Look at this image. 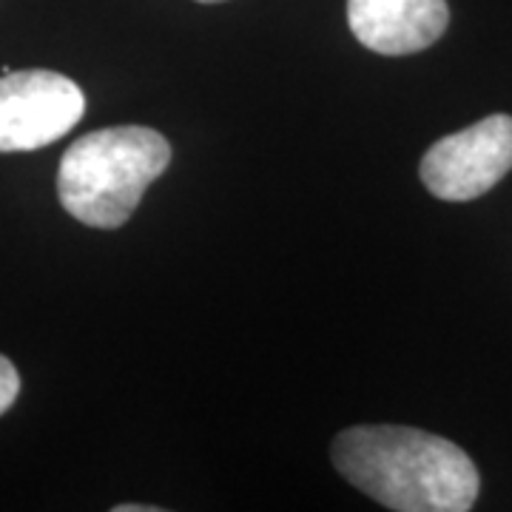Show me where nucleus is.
Instances as JSON below:
<instances>
[{"instance_id": "1", "label": "nucleus", "mask_w": 512, "mask_h": 512, "mask_svg": "<svg viewBox=\"0 0 512 512\" xmlns=\"http://www.w3.org/2000/svg\"><path fill=\"white\" fill-rule=\"evenodd\" d=\"M330 458L356 490L396 512H467L481 490L476 464L458 444L413 427H348Z\"/></svg>"}, {"instance_id": "2", "label": "nucleus", "mask_w": 512, "mask_h": 512, "mask_svg": "<svg viewBox=\"0 0 512 512\" xmlns=\"http://www.w3.org/2000/svg\"><path fill=\"white\" fill-rule=\"evenodd\" d=\"M171 163V146L146 126L92 131L66 148L57 194L74 220L89 228H120L131 220L146 188Z\"/></svg>"}, {"instance_id": "3", "label": "nucleus", "mask_w": 512, "mask_h": 512, "mask_svg": "<svg viewBox=\"0 0 512 512\" xmlns=\"http://www.w3.org/2000/svg\"><path fill=\"white\" fill-rule=\"evenodd\" d=\"M86 111V97L66 74L49 69L0 77V154L35 151L69 134Z\"/></svg>"}, {"instance_id": "4", "label": "nucleus", "mask_w": 512, "mask_h": 512, "mask_svg": "<svg viewBox=\"0 0 512 512\" xmlns=\"http://www.w3.org/2000/svg\"><path fill=\"white\" fill-rule=\"evenodd\" d=\"M512 168V117L490 114L476 126L441 137L421 160V183L444 202H470Z\"/></svg>"}, {"instance_id": "5", "label": "nucleus", "mask_w": 512, "mask_h": 512, "mask_svg": "<svg viewBox=\"0 0 512 512\" xmlns=\"http://www.w3.org/2000/svg\"><path fill=\"white\" fill-rule=\"evenodd\" d=\"M447 23V0H348L350 32L379 55L424 52L447 32Z\"/></svg>"}, {"instance_id": "6", "label": "nucleus", "mask_w": 512, "mask_h": 512, "mask_svg": "<svg viewBox=\"0 0 512 512\" xmlns=\"http://www.w3.org/2000/svg\"><path fill=\"white\" fill-rule=\"evenodd\" d=\"M18 393H20L18 367L12 365L6 356H0V416L15 404Z\"/></svg>"}, {"instance_id": "7", "label": "nucleus", "mask_w": 512, "mask_h": 512, "mask_svg": "<svg viewBox=\"0 0 512 512\" xmlns=\"http://www.w3.org/2000/svg\"><path fill=\"white\" fill-rule=\"evenodd\" d=\"M114 512H160V507H140V504H120Z\"/></svg>"}, {"instance_id": "8", "label": "nucleus", "mask_w": 512, "mask_h": 512, "mask_svg": "<svg viewBox=\"0 0 512 512\" xmlns=\"http://www.w3.org/2000/svg\"><path fill=\"white\" fill-rule=\"evenodd\" d=\"M197 3H222V0H197Z\"/></svg>"}]
</instances>
